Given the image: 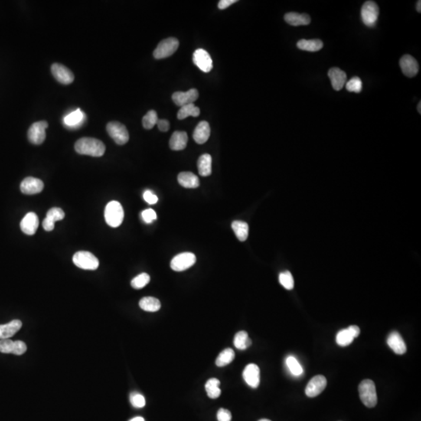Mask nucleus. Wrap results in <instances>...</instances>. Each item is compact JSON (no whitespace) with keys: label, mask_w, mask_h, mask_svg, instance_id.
Wrapping results in <instances>:
<instances>
[{"label":"nucleus","mask_w":421,"mask_h":421,"mask_svg":"<svg viewBox=\"0 0 421 421\" xmlns=\"http://www.w3.org/2000/svg\"><path fill=\"white\" fill-rule=\"evenodd\" d=\"M75 151L80 155H90L92 157H101L105 151L103 142L92 138H83L79 139L75 144Z\"/></svg>","instance_id":"nucleus-1"},{"label":"nucleus","mask_w":421,"mask_h":421,"mask_svg":"<svg viewBox=\"0 0 421 421\" xmlns=\"http://www.w3.org/2000/svg\"><path fill=\"white\" fill-rule=\"evenodd\" d=\"M360 400L367 407L373 408L377 405V396L375 385L370 379H365L359 386Z\"/></svg>","instance_id":"nucleus-2"},{"label":"nucleus","mask_w":421,"mask_h":421,"mask_svg":"<svg viewBox=\"0 0 421 421\" xmlns=\"http://www.w3.org/2000/svg\"><path fill=\"white\" fill-rule=\"evenodd\" d=\"M124 212L120 203L112 200L105 209V222L112 228L119 227L123 221Z\"/></svg>","instance_id":"nucleus-3"},{"label":"nucleus","mask_w":421,"mask_h":421,"mask_svg":"<svg viewBox=\"0 0 421 421\" xmlns=\"http://www.w3.org/2000/svg\"><path fill=\"white\" fill-rule=\"evenodd\" d=\"M73 262L76 267L85 270H96L99 266V259L88 251L76 252L73 255Z\"/></svg>","instance_id":"nucleus-4"},{"label":"nucleus","mask_w":421,"mask_h":421,"mask_svg":"<svg viewBox=\"0 0 421 421\" xmlns=\"http://www.w3.org/2000/svg\"><path fill=\"white\" fill-rule=\"evenodd\" d=\"M178 47V40L175 37H169L166 39L160 41L159 44L153 53V56L156 60L167 58L172 55H174L177 52Z\"/></svg>","instance_id":"nucleus-5"},{"label":"nucleus","mask_w":421,"mask_h":421,"mask_svg":"<svg viewBox=\"0 0 421 421\" xmlns=\"http://www.w3.org/2000/svg\"><path fill=\"white\" fill-rule=\"evenodd\" d=\"M108 134L119 145H123L129 141V133L126 127L119 122H110L106 127Z\"/></svg>","instance_id":"nucleus-6"},{"label":"nucleus","mask_w":421,"mask_h":421,"mask_svg":"<svg viewBox=\"0 0 421 421\" xmlns=\"http://www.w3.org/2000/svg\"><path fill=\"white\" fill-rule=\"evenodd\" d=\"M379 16L378 6L373 1H367L361 8V19L367 27H374Z\"/></svg>","instance_id":"nucleus-7"},{"label":"nucleus","mask_w":421,"mask_h":421,"mask_svg":"<svg viewBox=\"0 0 421 421\" xmlns=\"http://www.w3.org/2000/svg\"><path fill=\"white\" fill-rule=\"evenodd\" d=\"M196 256L190 252L180 254L171 261V269L175 272H183L190 269L196 263Z\"/></svg>","instance_id":"nucleus-8"},{"label":"nucleus","mask_w":421,"mask_h":421,"mask_svg":"<svg viewBox=\"0 0 421 421\" xmlns=\"http://www.w3.org/2000/svg\"><path fill=\"white\" fill-rule=\"evenodd\" d=\"M49 126L46 121H39L33 123L27 132V138L34 145H39L46 138V130Z\"/></svg>","instance_id":"nucleus-9"},{"label":"nucleus","mask_w":421,"mask_h":421,"mask_svg":"<svg viewBox=\"0 0 421 421\" xmlns=\"http://www.w3.org/2000/svg\"><path fill=\"white\" fill-rule=\"evenodd\" d=\"M193 62L194 64L204 73H208L213 70V63L212 57L206 50L198 49L193 55Z\"/></svg>","instance_id":"nucleus-10"},{"label":"nucleus","mask_w":421,"mask_h":421,"mask_svg":"<svg viewBox=\"0 0 421 421\" xmlns=\"http://www.w3.org/2000/svg\"><path fill=\"white\" fill-rule=\"evenodd\" d=\"M360 329L357 325H351L346 329L340 330L336 334V343L340 347H347L359 336Z\"/></svg>","instance_id":"nucleus-11"},{"label":"nucleus","mask_w":421,"mask_h":421,"mask_svg":"<svg viewBox=\"0 0 421 421\" xmlns=\"http://www.w3.org/2000/svg\"><path fill=\"white\" fill-rule=\"evenodd\" d=\"M327 380L323 375H317L311 379L306 387L305 393L310 398L316 397L326 388Z\"/></svg>","instance_id":"nucleus-12"},{"label":"nucleus","mask_w":421,"mask_h":421,"mask_svg":"<svg viewBox=\"0 0 421 421\" xmlns=\"http://www.w3.org/2000/svg\"><path fill=\"white\" fill-rule=\"evenodd\" d=\"M51 71L57 81L63 85H70L74 80V75L71 70L60 63L53 64Z\"/></svg>","instance_id":"nucleus-13"},{"label":"nucleus","mask_w":421,"mask_h":421,"mask_svg":"<svg viewBox=\"0 0 421 421\" xmlns=\"http://www.w3.org/2000/svg\"><path fill=\"white\" fill-rule=\"evenodd\" d=\"M43 188H44V184L39 179L27 177L21 182V192L27 195L39 194L43 191Z\"/></svg>","instance_id":"nucleus-14"},{"label":"nucleus","mask_w":421,"mask_h":421,"mask_svg":"<svg viewBox=\"0 0 421 421\" xmlns=\"http://www.w3.org/2000/svg\"><path fill=\"white\" fill-rule=\"evenodd\" d=\"M399 66L403 74L408 77H413L419 71V64L416 59L410 55H405L399 61Z\"/></svg>","instance_id":"nucleus-15"},{"label":"nucleus","mask_w":421,"mask_h":421,"mask_svg":"<svg viewBox=\"0 0 421 421\" xmlns=\"http://www.w3.org/2000/svg\"><path fill=\"white\" fill-rule=\"evenodd\" d=\"M243 377L248 386L257 389L260 384V369L255 363L248 364L243 370Z\"/></svg>","instance_id":"nucleus-16"},{"label":"nucleus","mask_w":421,"mask_h":421,"mask_svg":"<svg viewBox=\"0 0 421 421\" xmlns=\"http://www.w3.org/2000/svg\"><path fill=\"white\" fill-rule=\"evenodd\" d=\"M199 97L198 91L197 89H190L186 92H177L173 95L172 99L175 102L176 105L180 107L184 105L193 104Z\"/></svg>","instance_id":"nucleus-17"},{"label":"nucleus","mask_w":421,"mask_h":421,"mask_svg":"<svg viewBox=\"0 0 421 421\" xmlns=\"http://www.w3.org/2000/svg\"><path fill=\"white\" fill-rule=\"evenodd\" d=\"M39 226V220L34 213H27L21 222V229L23 233L32 236Z\"/></svg>","instance_id":"nucleus-18"},{"label":"nucleus","mask_w":421,"mask_h":421,"mask_svg":"<svg viewBox=\"0 0 421 421\" xmlns=\"http://www.w3.org/2000/svg\"><path fill=\"white\" fill-rule=\"evenodd\" d=\"M328 77L331 82L333 89L335 91H340L343 89L347 83V73L337 67H333L328 70Z\"/></svg>","instance_id":"nucleus-19"},{"label":"nucleus","mask_w":421,"mask_h":421,"mask_svg":"<svg viewBox=\"0 0 421 421\" xmlns=\"http://www.w3.org/2000/svg\"><path fill=\"white\" fill-rule=\"evenodd\" d=\"M387 343L389 347L398 355H403L407 350L406 343L397 331H392L389 334L387 339Z\"/></svg>","instance_id":"nucleus-20"},{"label":"nucleus","mask_w":421,"mask_h":421,"mask_svg":"<svg viewBox=\"0 0 421 421\" xmlns=\"http://www.w3.org/2000/svg\"><path fill=\"white\" fill-rule=\"evenodd\" d=\"M210 135V128L207 121H200L194 130L193 138L196 143L203 145L207 142Z\"/></svg>","instance_id":"nucleus-21"},{"label":"nucleus","mask_w":421,"mask_h":421,"mask_svg":"<svg viewBox=\"0 0 421 421\" xmlns=\"http://www.w3.org/2000/svg\"><path fill=\"white\" fill-rule=\"evenodd\" d=\"M22 322L20 320H13L6 324H0V340H6L14 336L21 329Z\"/></svg>","instance_id":"nucleus-22"},{"label":"nucleus","mask_w":421,"mask_h":421,"mask_svg":"<svg viewBox=\"0 0 421 421\" xmlns=\"http://www.w3.org/2000/svg\"><path fill=\"white\" fill-rule=\"evenodd\" d=\"M188 136L184 131H176L172 135L170 141V146L174 151H181L187 147Z\"/></svg>","instance_id":"nucleus-23"},{"label":"nucleus","mask_w":421,"mask_h":421,"mask_svg":"<svg viewBox=\"0 0 421 421\" xmlns=\"http://www.w3.org/2000/svg\"><path fill=\"white\" fill-rule=\"evenodd\" d=\"M179 184L185 188H197L200 185L198 177L190 172H182L178 175Z\"/></svg>","instance_id":"nucleus-24"},{"label":"nucleus","mask_w":421,"mask_h":421,"mask_svg":"<svg viewBox=\"0 0 421 421\" xmlns=\"http://www.w3.org/2000/svg\"><path fill=\"white\" fill-rule=\"evenodd\" d=\"M285 22L292 26L308 25L311 23V17L305 14H298V13H288L285 14Z\"/></svg>","instance_id":"nucleus-25"},{"label":"nucleus","mask_w":421,"mask_h":421,"mask_svg":"<svg viewBox=\"0 0 421 421\" xmlns=\"http://www.w3.org/2000/svg\"><path fill=\"white\" fill-rule=\"evenodd\" d=\"M213 158L209 154H204L198 158L197 169L201 177H208L212 174Z\"/></svg>","instance_id":"nucleus-26"},{"label":"nucleus","mask_w":421,"mask_h":421,"mask_svg":"<svg viewBox=\"0 0 421 421\" xmlns=\"http://www.w3.org/2000/svg\"><path fill=\"white\" fill-rule=\"evenodd\" d=\"M322 41L319 39H312V40H300L298 41L297 46H298L299 50H304V51L308 52H318L321 50L323 48Z\"/></svg>","instance_id":"nucleus-27"},{"label":"nucleus","mask_w":421,"mask_h":421,"mask_svg":"<svg viewBox=\"0 0 421 421\" xmlns=\"http://www.w3.org/2000/svg\"><path fill=\"white\" fill-rule=\"evenodd\" d=\"M232 229L240 241H245L249 233V226L243 221H234L232 223Z\"/></svg>","instance_id":"nucleus-28"},{"label":"nucleus","mask_w":421,"mask_h":421,"mask_svg":"<svg viewBox=\"0 0 421 421\" xmlns=\"http://www.w3.org/2000/svg\"><path fill=\"white\" fill-rule=\"evenodd\" d=\"M140 308L148 312H156L161 308V303L157 298L147 297L139 302Z\"/></svg>","instance_id":"nucleus-29"},{"label":"nucleus","mask_w":421,"mask_h":421,"mask_svg":"<svg viewBox=\"0 0 421 421\" xmlns=\"http://www.w3.org/2000/svg\"><path fill=\"white\" fill-rule=\"evenodd\" d=\"M251 344V340L249 338L246 331H241L236 333L234 338V346L236 349L244 350L250 347Z\"/></svg>","instance_id":"nucleus-30"},{"label":"nucleus","mask_w":421,"mask_h":421,"mask_svg":"<svg viewBox=\"0 0 421 421\" xmlns=\"http://www.w3.org/2000/svg\"><path fill=\"white\" fill-rule=\"evenodd\" d=\"M200 109L197 106H195L194 103L189 104V105H184L183 107H180L178 113H177V118L180 120L186 119L189 116H194L197 117L200 115Z\"/></svg>","instance_id":"nucleus-31"},{"label":"nucleus","mask_w":421,"mask_h":421,"mask_svg":"<svg viewBox=\"0 0 421 421\" xmlns=\"http://www.w3.org/2000/svg\"><path fill=\"white\" fill-rule=\"evenodd\" d=\"M85 116V114L80 109H76V111L69 114L64 118V123L70 128L79 126L83 122Z\"/></svg>","instance_id":"nucleus-32"},{"label":"nucleus","mask_w":421,"mask_h":421,"mask_svg":"<svg viewBox=\"0 0 421 421\" xmlns=\"http://www.w3.org/2000/svg\"><path fill=\"white\" fill-rule=\"evenodd\" d=\"M220 382L216 378H210L205 384L206 392L210 399H217L221 395V389H219Z\"/></svg>","instance_id":"nucleus-33"},{"label":"nucleus","mask_w":421,"mask_h":421,"mask_svg":"<svg viewBox=\"0 0 421 421\" xmlns=\"http://www.w3.org/2000/svg\"><path fill=\"white\" fill-rule=\"evenodd\" d=\"M235 358V353L232 349L228 348L223 350L216 359V365L218 367H225L231 363Z\"/></svg>","instance_id":"nucleus-34"},{"label":"nucleus","mask_w":421,"mask_h":421,"mask_svg":"<svg viewBox=\"0 0 421 421\" xmlns=\"http://www.w3.org/2000/svg\"><path fill=\"white\" fill-rule=\"evenodd\" d=\"M158 114L155 110H151L144 116L142 119L143 127L147 130L152 129L158 122Z\"/></svg>","instance_id":"nucleus-35"},{"label":"nucleus","mask_w":421,"mask_h":421,"mask_svg":"<svg viewBox=\"0 0 421 421\" xmlns=\"http://www.w3.org/2000/svg\"><path fill=\"white\" fill-rule=\"evenodd\" d=\"M286 365L292 373V375L300 376L303 374L304 370L301 367V363L298 361L295 357L290 356L286 359Z\"/></svg>","instance_id":"nucleus-36"},{"label":"nucleus","mask_w":421,"mask_h":421,"mask_svg":"<svg viewBox=\"0 0 421 421\" xmlns=\"http://www.w3.org/2000/svg\"><path fill=\"white\" fill-rule=\"evenodd\" d=\"M150 282V276L148 274L141 273L135 277L131 281V286L135 289H141L145 285H148Z\"/></svg>","instance_id":"nucleus-37"},{"label":"nucleus","mask_w":421,"mask_h":421,"mask_svg":"<svg viewBox=\"0 0 421 421\" xmlns=\"http://www.w3.org/2000/svg\"><path fill=\"white\" fill-rule=\"evenodd\" d=\"M346 89L348 92L360 93L363 89V83L358 76H354L346 83Z\"/></svg>","instance_id":"nucleus-38"},{"label":"nucleus","mask_w":421,"mask_h":421,"mask_svg":"<svg viewBox=\"0 0 421 421\" xmlns=\"http://www.w3.org/2000/svg\"><path fill=\"white\" fill-rule=\"evenodd\" d=\"M279 282L286 289L291 290V289H293V278H292V274L288 272V271L287 272H282L279 275Z\"/></svg>","instance_id":"nucleus-39"},{"label":"nucleus","mask_w":421,"mask_h":421,"mask_svg":"<svg viewBox=\"0 0 421 421\" xmlns=\"http://www.w3.org/2000/svg\"><path fill=\"white\" fill-rule=\"evenodd\" d=\"M64 212L60 207H53V208L49 210L47 215H46V219L54 223L57 221H61L64 219Z\"/></svg>","instance_id":"nucleus-40"},{"label":"nucleus","mask_w":421,"mask_h":421,"mask_svg":"<svg viewBox=\"0 0 421 421\" xmlns=\"http://www.w3.org/2000/svg\"><path fill=\"white\" fill-rule=\"evenodd\" d=\"M130 400H131L132 406L134 407L138 408V409L145 407V404H146L145 397L140 393H138V392L132 393L131 395V397H130Z\"/></svg>","instance_id":"nucleus-41"},{"label":"nucleus","mask_w":421,"mask_h":421,"mask_svg":"<svg viewBox=\"0 0 421 421\" xmlns=\"http://www.w3.org/2000/svg\"><path fill=\"white\" fill-rule=\"evenodd\" d=\"M15 343L12 340L6 339L0 340V352L3 353H14Z\"/></svg>","instance_id":"nucleus-42"},{"label":"nucleus","mask_w":421,"mask_h":421,"mask_svg":"<svg viewBox=\"0 0 421 421\" xmlns=\"http://www.w3.org/2000/svg\"><path fill=\"white\" fill-rule=\"evenodd\" d=\"M141 218L145 223H151L157 219L156 213L153 209H146L141 213Z\"/></svg>","instance_id":"nucleus-43"},{"label":"nucleus","mask_w":421,"mask_h":421,"mask_svg":"<svg viewBox=\"0 0 421 421\" xmlns=\"http://www.w3.org/2000/svg\"><path fill=\"white\" fill-rule=\"evenodd\" d=\"M217 419L219 421H231L232 415L230 411L223 408L219 409L217 413Z\"/></svg>","instance_id":"nucleus-44"},{"label":"nucleus","mask_w":421,"mask_h":421,"mask_svg":"<svg viewBox=\"0 0 421 421\" xmlns=\"http://www.w3.org/2000/svg\"><path fill=\"white\" fill-rule=\"evenodd\" d=\"M14 343H15V347H14V351L13 354L17 356L22 355L27 351V346L24 342L16 341Z\"/></svg>","instance_id":"nucleus-45"},{"label":"nucleus","mask_w":421,"mask_h":421,"mask_svg":"<svg viewBox=\"0 0 421 421\" xmlns=\"http://www.w3.org/2000/svg\"><path fill=\"white\" fill-rule=\"evenodd\" d=\"M143 197H144V199H145V201L149 204H155L158 202V197H157L155 194H153L151 190H146V191L144 193Z\"/></svg>","instance_id":"nucleus-46"},{"label":"nucleus","mask_w":421,"mask_h":421,"mask_svg":"<svg viewBox=\"0 0 421 421\" xmlns=\"http://www.w3.org/2000/svg\"><path fill=\"white\" fill-rule=\"evenodd\" d=\"M157 125L158 130L161 132H167L170 128V122L166 119H158Z\"/></svg>","instance_id":"nucleus-47"},{"label":"nucleus","mask_w":421,"mask_h":421,"mask_svg":"<svg viewBox=\"0 0 421 421\" xmlns=\"http://www.w3.org/2000/svg\"><path fill=\"white\" fill-rule=\"evenodd\" d=\"M236 2H237L236 0H221V1H219L218 7H219V10H225V9L228 8V7H230Z\"/></svg>","instance_id":"nucleus-48"},{"label":"nucleus","mask_w":421,"mask_h":421,"mask_svg":"<svg viewBox=\"0 0 421 421\" xmlns=\"http://www.w3.org/2000/svg\"><path fill=\"white\" fill-rule=\"evenodd\" d=\"M43 226L46 231L50 232L54 229L55 223L46 218L44 219V221H43Z\"/></svg>","instance_id":"nucleus-49"},{"label":"nucleus","mask_w":421,"mask_h":421,"mask_svg":"<svg viewBox=\"0 0 421 421\" xmlns=\"http://www.w3.org/2000/svg\"><path fill=\"white\" fill-rule=\"evenodd\" d=\"M129 421H145V419L141 417V416H136V417H134L133 419H130Z\"/></svg>","instance_id":"nucleus-50"},{"label":"nucleus","mask_w":421,"mask_h":421,"mask_svg":"<svg viewBox=\"0 0 421 421\" xmlns=\"http://www.w3.org/2000/svg\"><path fill=\"white\" fill-rule=\"evenodd\" d=\"M416 11H417L418 13L421 12V1H418L416 3Z\"/></svg>","instance_id":"nucleus-51"},{"label":"nucleus","mask_w":421,"mask_h":421,"mask_svg":"<svg viewBox=\"0 0 421 421\" xmlns=\"http://www.w3.org/2000/svg\"><path fill=\"white\" fill-rule=\"evenodd\" d=\"M417 111L419 113H421V102H419L417 105Z\"/></svg>","instance_id":"nucleus-52"},{"label":"nucleus","mask_w":421,"mask_h":421,"mask_svg":"<svg viewBox=\"0 0 421 421\" xmlns=\"http://www.w3.org/2000/svg\"><path fill=\"white\" fill-rule=\"evenodd\" d=\"M258 421H271V420H270V419H260V420H258Z\"/></svg>","instance_id":"nucleus-53"}]
</instances>
